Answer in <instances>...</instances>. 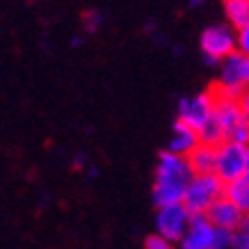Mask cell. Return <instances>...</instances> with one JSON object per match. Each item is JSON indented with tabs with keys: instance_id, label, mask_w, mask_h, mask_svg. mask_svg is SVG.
<instances>
[{
	"instance_id": "obj_1",
	"label": "cell",
	"mask_w": 249,
	"mask_h": 249,
	"mask_svg": "<svg viewBox=\"0 0 249 249\" xmlns=\"http://www.w3.org/2000/svg\"><path fill=\"white\" fill-rule=\"evenodd\" d=\"M192 167L188 158L176 153H160L158 167H156V183H153V201L156 206H172L183 204V196L192 181Z\"/></svg>"
},
{
	"instance_id": "obj_2",
	"label": "cell",
	"mask_w": 249,
	"mask_h": 249,
	"mask_svg": "<svg viewBox=\"0 0 249 249\" xmlns=\"http://www.w3.org/2000/svg\"><path fill=\"white\" fill-rule=\"evenodd\" d=\"M224 196V181L217 174H195L190 181L183 206L190 211V215H206L213 206Z\"/></svg>"
},
{
	"instance_id": "obj_3",
	"label": "cell",
	"mask_w": 249,
	"mask_h": 249,
	"mask_svg": "<svg viewBox=\"0 0 249 249\" xmlns=\"http://www.w3.org/2000/svg\"><path fill=\"white\" fill-rule=\"evenodd\" d=\"M233 233L215 229L206 215H195L190 222L188 233L181 238L178 249H231Z\"/></svg>"
},
{
	"instance_id": "obj_4",
	"label": "cell",
	"mask_w": 249,
	"mask_h": 249,
	"mask_svg": "<svg viewBox=\"0 0 249 249\" xmlns=\"http://www.w3.org/2000/svg\"><path fill=\"white\" fill-rule=\"evenodd\" d=\"M249 87V57L242 53H231L227 60L219 62V78L215 94L231 98H240L242 91Z\"/></svg>"
},
{
	"instance_id": "obj_5",
	"label": "cell",
	"mask_w": 249,
	"mask_h": 249,
	"mask_svg": "<svg viewBox=\"0 0 249 249\" xmlns=\"http://www.w3.org/2000/svg\"><path fill=\"white\" fill-rule=\"evenodd\" d=\"M201 53L208 64H219L238 51V37L231 25H211L201 32Z\"/></svg>"
},
{
	"instance_id": "obj_6",
	"label": "cell",
	"mask_w": 249,
	"mask_h": 249,
	"mask_svg": "<svg viewBox=\"0 0 249 249\" xmlns=\"http://www.w3.org/2000/svg\"><path fill=\"white\" fill-rule=\"evenodd\" d=\"M249 165V146L235 142H224L217 146V162H215V174L224 183L245 178Z\"/></svg>"
},
{
	"instance_id": "obj_7",
	"label": "cell",
	"mask_w": 249,
	"mask_h": 249,
	"mask_svg": "<svg viewBox=\"0 0 249 249\" xmlns=\"http://www.w3.org/2000/svg\"><path fill=\"white\" fill-rule=\"evenodd\" d=\"M215 110V91H201L181 98L178 103V121L195 130H201L213 119Z\"/></svg>"
},
{
	"instance_id": "obj_8",
	"label": "cell",
	"mask_w": 249,
	"mask_h": 249,
	"mask_svg": "<svg viewBox=\"0 0 249 249\" xmlns=\"http://www.w3.org/2000/svg\"><path fill=\"white\" fill-rule=\"evenodd\" d=\"M192 215L183 204L160 206L156 215V233L172 242H181V238L188 233Z\"/></svg>"
},
{
	"instance_id": "obj_9",
	"label": "cell",
	"mask_w": 249,
	"mask_h": 249,
	"mask_svg": "<svg viewBox=\"0 0 249 249\" xmlns=\"http://www.w3.org/2000/svg\"><path fill=\"white\" fill-rule=\"evenodd\" d=\"M213 119L219 124V128L224 130V135H229L235 126H240L245 119L240 107V101L231 96H222V94H215V110H213Z\"/></svg>"
},
{
	"instance_id": "obj_10",
	"label": "cell",
	"mask_w": 249,
	"mask_h": 249,
	"mask_svg": "<svg viewBox=\"0 0 249 249\" xmlns=\"http://www.w3.org/2000/svg\"><path fill=\"white\" fill-rule=\"evenodd\" d=\"M206 217H208V222H211L215 229H222V231H231V233H235L238 227H240L242 217H245V213L238 211L227 196H222L217 204L206 213Z\"/></svg>"
},
{
	"instance_id": "obj_11",
	"label": "cell",
	"mask_w": 249,
	"mask_h": 249,
	"mask_svg": "<svg viewBox=\"0 0 249 249\" xmlns=\"http://www.w3.org/2000/svg\"><path fill=\"white\" fill-rule=\"evenodd\" d=\"M199 144H201L199 130L190 128V126L181 124V121H176V124H174V130H172V137H169V144H167V151L188 158Z\"/></svg>"
},
{
	"instance_id": "obj_12",
	"label": "cell",
	"mask_w": 249,
	"mask_h": 249,
	"mask_svg": "<svg viewBox=\"0 0 249 249\" xmlns=\"http://www.w3.org/2000/svg\"><path fill=\"white\" fill-rule=\"evenodd\" d=\"M188 162L195 174H215V162H217V149L208 144H199L195 151L188 156Z\"/></svg>"
},
{
	"instance_id": "obj_13",
	"label": "cell",
	"mask_w": 249,
	"mask_h": 249,
	"mask_svg": "<svg viewBox=\"0 0 249 249\" xmlns=\"http://www.w3.org/2000/svg\"><path fill=\"white\" fill-rule=\"evenodd\" d=\"M224 196H227L238 211H242L245 215L249 213V181L247 178H238V181L224 183Z\"/></svg>"
},
{
	"instance_id": "obj_14",
	"label": "cell",
	"mask_w": 249,
	"mask_h": 249,
	"mask_svg": "<svg viewBox=\"0 0 249 249\" xmlns=\"http://www.w3.org/2000/svg\"><path fill=\"white\" fill-rule=\"evenodd\" d=\"M224 14L233 30H240L249 23V0H222Z\"/></svg>"
},
{
	"instance_id": "obj_15",
	"label": "cell",
	"mask_w": 249,
	"mask_h": 249,
	"mask_svg": "<svg viewBox=\"0 0 249 249\" xmlns=\"http://www.w3.org/2000/svg\"><path fill=\"white\" fill-rule=\"evenodd\" d=\"M199 137H201V144H208V146H215L217 149L219 144L227 142V135H224V130L219 128V124L215 119H211L206 124L204 128L199 130Z\"/></svg>"
},
{
	"instance_id": "obj_16",
	"label": "cell",
	"mask_w": 249,
	"mask_h": 249,
	"mask_svg": "<svg viewBox=\"0 0 249 249\" xmlns=\"http://www.w3.org/2000/svg\"><path fill=\"white\" fill-rule=\"evenodd\" d=\"M227 142H235V144L249 146V121H242L240 126H235V128L227 135Z\"/></svg>"
},
{
	"instance_id": "obj_17",
	"label": "cell",
	"mask_w": 249,
	"mask_h": 249,
	"mask_svg": "<svg viewBox=\"0 0 249 249\" xmlns=\"http://www.w3.org/2000/svg\"><path fill=\"white\" fill-rule=\"evenodd\" d=\"M144 249H178V247H176V242L167 240V238H162V235H158V233H153L144 240Z\"/></svg>"
},
{
	"instance_id": "obj_18",
	"label": "cell",
	"mask_w": 249,
	"mask_h": 249,
	"mask_svg": "<svg viewBox=\"0 0 249 249\" xmlns=\"http://www.w3.org/2000/svg\"><path fill=\"white\" fill-rule=\"evenodd\" d=\"M235 37H238V53L249 57V23L240 30H235Z\"/></svg>"
},
{
	"instance_id": "obj_19",
	"label": "cell",
	"mask_w": 249,
	"mask_h": 249,
	"mask_svg": "<svg viewBox=\"0 0 249 249\" xmlns=\"http://www.w3.org/2000/svg\"><path fill=\"white\" fill-rule=\"evenodd\" d=\"M240 101V107H242V114H245V119L249 121V87L242 91V96L238 98Z\"/></svg>"
},
{
	"instance_id": "obj_20",
	"label": "cell",
	"mask_w": 249,
	"mask_h": 249,
	"mask_svg": "<svg viewBox=\"0 0 249 249\" xmlns=\"http://www.w3.org/2000/svg\"><path fill=\"white\" fill-rule=\"evenodd\" d=\"M201 2H204V0H190V5H192V7H199Z\"/></svg>"
},
{
	"instance_id": "obj_21",
	"label": "cell",
	"mask_w": 249,
	"mask_h": 249,
	"mask_svg": "<svg viewBox=\"0 0 249 249\" xmlns=\"http://www.w3.org/2000/svg\"><path fill=\"white\" fill-rule=\"evenodd\" d=\"M245 178H247V181H249V165H247V172H245Z\"/></svg>"
}]
</instances>
